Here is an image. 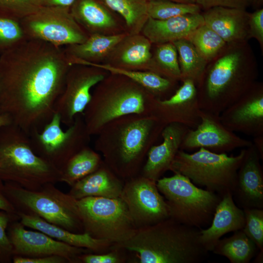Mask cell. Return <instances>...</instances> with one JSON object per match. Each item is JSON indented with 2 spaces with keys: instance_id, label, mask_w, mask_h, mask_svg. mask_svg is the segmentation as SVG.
<instances>
[{
  "instance_id": "cell-1",
  "label": "cell",
  "mask_w": 263,
  "mask_h": 263,
  "mask_svg": "<svg viewBox=\"0 0 263 263\" xmlns=\"http://www.w3.org/2000/svg\"><path fill=\"white\" fill-rule=\"evenodd\" d=\"M70 65L60 47L25 38L9 49L0 63V113L28 135L55 114Z\"/></svg>"
},
{
  "instance_id": "cell-2",
  "label": "cell",
  "mask_w": 263,
  "mask_h": 263,
  "mask_svg": "<svg viewBox=\"0 0 263 263\" xmlns=\"http://www.w3.org/2000/svg\"><path fill=\"white\" fill-rule=\"evenodd\" d=\"M165 125L152 115L130 114L105 125L94 149L105 164L124 181L140 174L150 148Z\"/></svg>"
},
{
  "instance_id": "cell-3",
  "label": "cell",
  "mask_w": 263,
  "mask_h": 263,
  "mask_svg": "<svg viewBox=\"0 0 263 263\" xmlns=\"http://www.w3.org/2000/svg\"><path fill=\"white\" fill-rule=\"evenodd\" d=\"M200 230L169 218L137 229L116 244L134 253L140 263H199L208 252L200 242Z\"/></svg>"
},
{
  "instance_id": "cell-4",
  "label": "cell",
  "mask_w": 263,
  "mask_h": 263,
  "mask_svg": "<svg viewBox=\"0 0 263 263\" xmlns=\"http://www.w3.org/2000/svg\"><path fill=\"white\" fill-rule=\"evenodd\" d=\"M96 86L82 113L91 136L96 135L105 125L119 117L151 115L156 97L128 77L110 74Z\"/></svg>"
},
{
  "instance_id": "cell-5",
  "label": "cell",
  "mask_w": 263,
  "mask_h": 263,
  "mask_svg": "<svg viewBox=\"0 0 263 263\" xmlns=\"http://www.w3.org/2000/svg\"><path fill=\"white\" fill-rule=\"evenodd\" d=\"M61 171L37 155L29 135L10 124L0 128V179L29 190L60 182Z\"/></svg>"
},
{
  "instance_id": "cell-6",
  "label": "cell",
  "mask_w": 263,
  "mask_h": 263,
  "mask_svg": "<svg viewBox=\"0 0 263 263\" xmlns=\"http://www.w3.org/2000/svg\"><path fill=\"white\" fill-rule=\"evenodd\" d=\"M241 53L229 52L206 70L196 85L201 110L220 114L255 84V71L244 66Z\"/></svg>"
},
{
  "instance_id": "cell-7",
  "label": "cell",
  "mask_w": 263,
  "mask_h": 263,
  "mask_svg": "<svg viewBox=\"0 0 263 263\" xmlns=\"http://www.w3.org/2000/svg\"><path fill=\"white\" fill-rule=\"evenodd\" d=\"M4 191L18 212L39 217L74 233H83L77 200L47 184L38 190L26 189L10 182H4Z\"/></svg>"
},
{
  "instance_id": "cell-8",
  "label": "cell",
  "mask_w": 263,
  "mask_h": 263,
  "mask_svg": "<svg viewBox=\"0 0 263 263\" xmlns=\"http://www.w3.org/2000/svg\"><path fill=\"white\" fill-rule=\"evenodd\" d=\"M245 153L246 148L236 156L214 152L203 148L192 153L180 150L169 170L184 175L194 184L222 196L228 192L232 193Z\"/></svg>"
},
{
  "instance_id": "cell-9",
  "label": "cell",
  "mask_w": 263,
  "mask_h": 263,
  "mask_svg": "<svg viewBox=\"0 0 263 263\" xmlns=\"http://www.w3.org/2000/svg\"><path fill=\"white\" fill-rule=\"evenodd\" d=\"M156 185L168 204L169 218L199 229L210 225L222 196L197 187L178 173L160 178Z\"/></svg>"
},
{
  "instance_id": "cell-10",
  "label": "cell",
  "mask_w": 263,
  "mask_h": 263,
  "mask_svg": "<svg viewBox=\"0 0 263 263\" xmlns=\"http://www.w3.org/2000/svg\"><path fill=\"white\" fill-rule=\"evenodd\" d=\"M84 232L92 237L121 244L137 230L120 197H88L77 200Z\"/></svg>"
},
{
  "instance_id": "cell-11",
  "label": "cell",
  "mask_w": 263,
  "mask_h": 263,
  "mask_svg": "<svg viewBox=\"0 0 263 263\" xmlns=\"http://www.w3.org/2000/svg\"><path fill=\"white\" fill-rule=\"evenodd\" d=\"M61 124L59 116L55 113L41 131L29 134L35 153L60 170L74 155L89 145L91 136L87 131L82 113L75 116L66 131L62 130Z\"/></svg>"
},
{
  "instance_id": "cell-12",
  "label": "cell",
  "mask_w": 263,
  "mask_h": 263,
  "mask_svg": "<svg viewBox=\"0 0 263 263\" xmlns=\"http://www.w3.org/2000/svg\"><path fill=\"white\" fill-rule=\"evenodd\" d=\"M19 22L26 38L58 47L81 43L89 37L73 18L70 8L40 6Z\"/></svg>"
},
{
  "instance_id": "cell-13",
  "label": "cell",
  "mask_w": 263,
  "mask_h": 263,
  "mask_svg": "<svg viewBox=\"0 0 263 263\" xmlns=\"http://www.w3.org/2000/svg\"><path fill=\"white\" fill-rule=\"evenodd\" d=\"M120 198L137 229L169 218L168 204L156 182L141 174L124 181Z\"/></svg>"
},
{
  "instance_id": "cell-14",
  "label": "cell",
  "mask_w": 263,
  "mask_h": 263,
  "mask_svg": "<svg viewBox=\"0 0 263 263\" xmlns=\"http://www.w3.org/2000/svg\"><path fill=\"white\" fill-rule=\"evenodd\" d=\"M108 73L92 66H70L63 90L55 105V113L59 116L62 124L68 127L77 115L83 113L91 100L92 88L102 81Z\"/></svg>"
},
{
  "instance_id": "cell-15",
  "label": "cell",
  "mask_w": 263,
  "mask_h": 263,
  "mask_svg": "<svg viewBox=\"0 0 263 263\" xmlns=\"http://www.w3.org/2000/svg\"><path fill=\"white\" fill-rule=\"evenodd\" d=\"M199 115V124L196 128L188 130L180 150L187 151L203 148L216 153H227L253 144L226 127L220 114L200 110Z\"/></svg>"
},
{
  "instance_id": "cell-16",
  "label": "cell",
  "mask_w": 263,
  "mask_h": 263,
  "mask_svg": "<svg viewBox=\"0 0 263 263\" xmlns=\"http://www.w3.org/2000/svg\"><path fill=\"white\" fill-rule=\"evenodd\" d=\"M7 233L13 256L35 257L55 255L66 258L70 263H78L80 255L92 253L56 240L41 231L27 230L19 220L9 223Z\"/></svg>"
},
{
  "instance_id": "cell-17",
  "label": "cell",
  "mask_w": 263,
  "mask_h": 263,
  "mask_svg": "<svg viewBox=\"0 0 263 263\" xmlns=\"http://www.w3.org/2000/svg\"><path fill=\"white\" fill-rule=\"evenodd\" d=\"M168 98H155L151 115L166 126L179 123L194 129L199 124L200 108L195 83L187 79Z\"/></svg>"
},
{
  "instance_id": "cell-18",
  "label": "cell",
  "mask_w": 263,
  "mask_h": 263,
  "mask_svg": "<svg viewBox=\"0 0 263 263\" xmlns=\"http://www.w3.org/2000/svg\"><path fill=\"white\" fill-rule=\"evenodd\" d=\"M222 123L234 132L263 136V88L255 83L242 97L220 114Z\"/></svg>"
},
{
  "instance_id": "cell-19",
  "label": "cell",
  "mask_w": 263,
  "mask_h": 263,
  "mask_svg": "<svg viewBox=\"0 0 263 263\" xmlns=\"http://www.w3.org/2000/svg\"><path fill=\"white\" fill-rule=\"evenodd\" d=\"M260 154L253 144L246 153L238 169L233 196L244 208H263V172Z\"/></svg>"
},
{
  "instance_id": "cell-20",
  "label": "cell",
  "mask_w": 263,
  "mask_h": 263,
  "mask_svg": "<svg viewBox=\"0 0 263 263\" xmlns=\"http://www.w3.org/2000/svg\"><path fill=\"white\" fill-rule=\"evenodd\" d=\"M189 129L184 125L176 123L165 126L161 134L162 142L150 148L140 174L157 182L167 170H169Z\"/></svg>"
},
{
  "instance_id": "cell-21",
  "label": "cell",
  "mask_w": 263,
  "mask_h": 263,
  "mask_svg": "<svg viewBox=\"0 0 263 263\" xmlns=\"http://www.w3.org/2000/svg\"><path fill=\"white\" fill-rule=\"evenodd\" d=\"M243 209L234 201L232 193L222 196L209 226L200 230V240L206 249L212 251L221 238L230 232L242 229L244 225Z\"/></svg>"
},
{
  "instance_id": "cell-22",
  "label": "cell",
  "mask_w": 263,
  "mask_h": 263,
  "mask_svg": "<svg viewBox=\"0 0 263 263\" xmlns=\"http://www.w3.org/2000/svg\"><path fill=\"white\" fill-rule=\"evenodd\" d=\"M205 24L202 14H189L159 20L149 17L141 32L151 43L172 42L187 39L199 27Z\"/></svg>"
},
{
  "instance_id": "cell-23",
  "label": "cell",
  "mask_w": 263,
  "mask_h": 263,
  "mask_svg": "<svg viewBox=\"0 0 263 263\" xmlns=\"http://www.w3.org/2000/svg\"><path fill=\"white\" fill-rule=\"evenodd\" d=\"M19 221L25 227L41 231L52 238L69 245L89 250L92 253L107 252L114 244L92 237L87 233H74L52 224L38 216L18 212Z\"/></svg>"
},
{
  "instance_id": "cell-24",
  "label": "cell",
  "mask_w": 263,
  "mask_h": 263,
  "mask_svg": "<svg viewBox=\"0 0 263 263\" xmlns=\"http://www.w3.org/2000/svg\"><path fill=\"white\" fill-rule=\"evenodd\" d=\"M202 15L205 24L226 43L239 42L248 36L249 13L245 10L214 7Z\"/></svg>"
},
{
  "instance_id": "cell-25",
  "label": "cell",
  "mask_w": 263,
  "mask_h": 263,
  "mask_svg": "<svg viewBox=\"0 0 263 263\" xmlns=\"http://www.w3.org/2000/svg\"><path fill=\"white\" fill-rule=\"evenodd\" d=\"M124 184L103 161L95 170L74 184L68 194L76 200L88 197L120 198Z\"/></svg>"
},
{
  "instance_id": "cell-26",
  "label": "cell",
  "mask_w": 263,
  "mask_h": 263,
  "mask_svg": "<svg viewBox=\"0 0 263 263\" xmlns=\"http://www.w3.org/2000/svg\"><path fill=\"white\" fill-rule=\"evenodd\" d=\"M151 44L143 35L128 34L109 55L113 61L108 64L127 69L152 72Z\"/></svg>"
},
{
  "instance_id": "cell-27",
  "label": "cell",
  "mask_w": 263,
  "mask_h": 263,
  "mask_svg": "<svg viewBox=\"0 0 263 263\" xmlns=\"http://www.w3.org/2000/svg\"><path fill=\"white\" fill-rule=\"evenodd\" d=\"M70 10L75 21L90 35L104 34L116 26L115 12L103 0H75Z\"/></svg>"
},
{
  "instance_id": "cell-28",
  "label": "cell",
  "mask_w": 263,
  "mask_h": 263,
  "mask_svg": "<svg viewBox=\"0 0 263 263\" xmlns=\"http://www.w3.org/2000/svg\"><path fill=\"white\" fill-rule=\"evenodd\" d=\"M128 34L90 35L84 42L67 45L64 51L70 64L75 60L98 63L100 60L108 57Z\"/></svg>"
},
{
  "instance_id": "cell-29",
  "label": "cell",
  "mask_w": 263,
  "mask_h": 263,
  "mask_svg": "<svg viewBox=\"0 0 263 263\" xmlns=\"http://www.w3.org/2000/svg\"><path fill=\"white\" fill-rule=\"evenodd\" d=\"M72 65L80 64L96 67L110 74L123 75L141 85L156 98L164 99L169 98L176 85V80L163 76L150 71L133 70L121 68L108 64L91 63L81 60L71 62Z\"/></svg>"
},
{
  "instance_id": "cell-30",
  "label": "cell",
  "mask_w": 263,
  "mask_h": 263,
  "mask_svg": "<svg viewBox=\"0 0 263 263\" xmlns=\"http://www.w3.org/2000/svg\"><path fill=\"white\" fill-rule=\"evenodd\" d=\"M103 159L95 150L86 146L74 155L61 169L60 182L72 186L76 182L95 170Z\"/></svg>"
},
{
  "instance_id": "cell-31",
  "label": "cell",
  "mask_w": 263,
  "mask_h": 263,
  "mask_svg": "<svg viewBox=\"0 0 263 263\" xmlns=\"http://www.w3.org/2000/svg\"><path fill=\"white\" fill-rule=\"evenodd\" d=\"M227 238L220 239L212 251L227 258L231 263H248L259 250L242 229Z\"/></svg>"
},
{
  "instance_id": "cell-32",
  "label": "cell",
  "mask_w": 263,
  "mask_h": 263,
  "mask_svg": "<svg viewBox=\"0 0 263 263\" xmlns=\"http://www.w3.org/2000/svg\"><path fill=\"white\" fill-rule=\"evenodd\" d=\"M106 5L124 20L129 34H139L147 20L149 0H103Z\"/></svg>"
},
{
  "instance_id": "cell-33",
  "label": "cell",
  "mask_w": 263,
  "mask_h": 263,
  "mask_svg": "<svg viewBox=\"0 0 263 263\" xmlns=\"http://www.w3.org/2000/svg\"><path fill=\"white\" fill-rule=\"evenodd\" d=\"M172 43L179 55L181 81L190 79L196 86L204 74L207 62L188 39H181Z\"/></svg>"
},
{
  "instance_id": "cell-34",
  "label": "cell",
  "mask_w": 263,
  "mask_h": 263,
  "mask_svg": "<svg viewBox=\"0 0 263 263\" xmlns=\"http://www.w3.org/2000/svg\"><path fill=\"white\" fill-rule=\"evenodd\" d=\"M154 61L152 72L167 78L181 81V73L176 48L172 42L158 44Z\"/></svg>"
},
{
  "instance_id": "cell-35",
  "label": "cell",
  "mask_w": 263,
  "mask_h": 263,
  "mask_svg": "<svg viewBox=\"0 0 263 263\" xmlns=\"http://www.w3.org/2000/svg\"><path fill=\"white\" fill-rule=\"evenodd\" d=\"M207 61L213 59L225 47L226 42L213 30L203 24L187 38Z\"/></svg>"
},
{
  "instance_id": "cell-36",
  "label": "cell",
  "mask_w": 263,
  "mask_h": 263,
  "mask_svg": "<svg viewBox=\"0 0 263 263\" xmlns=\"http://www.w3.org/2000/svg\"><path fill=\"white\" fill-rule=\"evenodd\" d=\"M147 10L149 17L163 20L187 14L200 13L201 7L193 3H181L169 0H149Z\"/></svg>"
},
{
  "instance_id": "cell-37",
  "label": "cell",
  "mask_w": 263,
  "mask_h": 263,
  "mask_svg": "<svg viewBox=\"0 0 263 263\" xmlns=\"http://www.w3.org/2000/svg\"><path fill=\"white\" fill-rule=\"evenodd\" d=\"M243 210L245 222L242 230L259 251H263V209L246 207Z\"/></svg>"
},
{
  "instance_id": "cell-38",
  "label": "cell",
  "mask_w": 263,
  "mask_h": 263,
  "mask_svg": "<svg viewBox=\"0 0 263 263\" xmlns=\"http://www.w3.org/2000/svg\"><path fill=\"white\" fill-rule=\"evenodd\" d=\"M40 7L37 0H0V17L19 22Z\"/></svg>"
},
{
  "instance_id": "cell-39",
  "label": "cell",
  "mask_w": 263,
  "mask_h": 263,
  "mask_svg": "<svg viewBox=\"0 0 263 263\" xmlns=\"http://www.w3.org/2000/svg\"><path fill=\"white\" fill-rule=\"evenodd\" d=\"M130 252L114 244L109 251L102 253H87L80 255L78 263H125L130 260Z\"/></svg>"
},
{
  "instance_id": "cell-40",
  "label": "cell",
  "mask_w": 263,
  "mask_h": 263,
  "mask_svg": "<svg viewBox=\"0 0 263 263\" xmlns=\"http://www.w3.org/2000/svg\"><path fill=\"white\" fill-rule=\"evenodd\" d=\"M25 38L18 21L0 17V47L10 49Z\"/></svg>"
},
{
  "instance_id": "cell-41",
  "label": "cell",
  "mask_w": 263,
  "mask_h": 263,
  "mask_svg": "<svg viewBox=\"0 0 263 263\" xmlns=\"http://www.w3.org/2000/svg\"><path fill=\"white\" fill-rule=\"evenodd\" d=\"M16 220H19L18 215L0 210V263H10L12 261L13 248L7 229L9 223Z\"/></svg>"
},
{
  "instance_id": "cell-42",
  "label": "cell",
  "mask_w": 263,
  "mask_h": 263,
  "mask_svg": "<svg viewBox=\"0 0 263 263\" xmlns=\"http://www.w3.org/2000/svg\"><path fill=\"white\" fill-rule=\"evenodd\" d=\"M251 1V0H193L194 3L205 10L214 7L245 10Z\"/></svg>"
},
{
  "instance_id": "cell-43",
  "label": "cell",
  "mask_w": 263,
  "mask_h": 263,
  "mask_svg": "<svg viewBox=\"0 0 263 263\" xmlns=\"http://www.w3.org/2000/svg\"><path fill=\"white\" fill-rule=\"evenodd\" d=\"M248 36L255 38L262 46L263 45V9L257 10L249 13Z\"/></svg>"
},
{
  "instance_id": "cell-44",
  "label": "cell",
  "mask_w": 263,
  "mask_h": 263,
  "mask_svg": "<svg viewBox=\"0 0 263 263\" xmlns=\"http://www.w3.org/2000/svg\"><path fill=\"white\" fill-rule=\"evenodd\" d=\"M14 263H70L65 258L58 255H48L35 257H25L14 255Z\"/></svg>"
},
{
  "instance_id": "cell-45",
  "label": "cell",
  "mask_w": 263,
  "mask_h": 263,
  "mask_svg": "<svg viewBox=\"0 0 263 263\" xmlns=\"http://www.w3.org/2000/svg\"><path fill=\"white\" fill-rule=\"evenodd\" d=\"M0 210L5 211L9 213L18 215L15 207L8 200L4 191V182L0 179Z\"/></svg>"
},
{
  "instance_id": "cell-46",
  "label": "cell",
  "mask_w": 263,
  "mask_h": 263,
  "mask_svg": "<svg viewBox=\"0 0 263 263\" xmlns=\"http://www.w3.org/2000/svg\"><path fill=\"white\" fill-rule=\"evenodd\" d=\"M40 6H59L70 8L75 0H37Z\"/></svg>"
},
{
  "instance_id": "cell-47",
  "label": "cell",
  "mask_w": 263,
  "mask_h": 263,
  "mask_svg": "<svg viewBox=\"0 0 263 263\" xmlns=\"http://www.w3.org/2000/svg\"><path fill=\"white\" fill-rule=\"evenodd\" d=\"M253 144L258 150L261 159L263 158V136L254 137Z\"/></svg>"
},
{
  "instance_id": "cell-48",
  "label": "cell",
  "mask_w": 263,
  "mask_h": 263,
  "mask_svg": "<svg viewBox=\"0 0 263 263\" xmlns=\"http://www.w3.org/2000/svg\"><path fill=\"white\" fill-rule=\"evenodd\" d=\"M12 124L10 117L6 114L3 113L0 114V128Z\"/></svg>"
},
{
  "instance_id": "cell-49",
  "label": "cell",
  "mask_w": 263,
  "mask_h": 263,
  "mask_svg": "<svg viewBox=\"0 0 263 263\" xmlns=\"http://www.w3.org/2000/svg\"><path fill=\"white\" fill-rule=\"evenodd\" d=\"M263 251H260L257 257L255 260L257 263H262L263 262Z\"/></svg>"
},
{
  "instance_id": "cell-50",
  "label": "cell",
  "mask_w": 263,
  "mask_h": 263,
  "mask_svg": "<svg viewBox=\"0 0 263 263\" xmlns=\"http://www.w3.org/2000/svg\"><path fill=\"white\" fill-rule=\"evenodd\" d=\"M171 0L173 1L178 2H181V3H194L193 0Z\"/></svg>"
},
{
  "instance_id": "cell-51",
  "label": "cell",
  "mask_w": 263,
  "mask_h": 263,
  "mask_svg": "<svg viewBox=\"0 0 263 263\" xmlns=\"http://www.w3.org/2000/svg\"><path fill=\"white\" fill-rule=\"evenodd\" d=\"M253 1L257 4L260 3H261V2H263V0H253Z\"/></svg>"
},
{
  "instance_id": "cell-52",
  "label": "cell",
  "mask_w": 263,
  "mask_h": 263,
  "mask_svg": "<svg viewBox=\"0 0 263 263\" xmlns=\"http://www.w3.org/2000/svg\"></svg>"
}]
</instances>
